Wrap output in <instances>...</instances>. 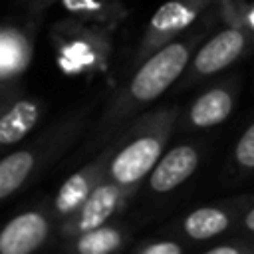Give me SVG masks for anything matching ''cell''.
<instances>
[{
	"mask_svg": "<svg viewBox=\"0 0 254 254\" xmlns=\"http://www.w3.org/2000/svg\"><path fill=\"white\" fill-rule=\"evenodd\" d=\"M187 60L189 54L185 46L171 44L163 48L137 71L131 83V93L141 101L155 99L181 75L183 67L187 65Z\"/></svg>",
	"mask_w": 254,
	"mask_h": 254,
	"instance_id": "6da1fadb",
	"label": "cell"
},
{
	"mask_svg": "<svg viewBox=\"0 0 254 254\" xmlns=\"http://www.w3.org/2000/svg\"><path fill=\"white\" fill-rule=\"evenodd\" d=\"M161 145L153 137H143L125 147L111 165V173L119 183H135L147 175L157 163Z\"/></svg>",
	"mask_w": 254,
	"mask_h": 254,
	"instance_id": "7a4b0ae2",
	"label": "cell"
},
{
	"mask_svg": "<svg viewBox=\"0 0 254 254\" xmlns=\"http://www.w3.org/2000/svg\"><path fill=\"white\" fill-rule=\"evenodd\" d=\"M48 232L46 220L36 212L12 218L0 234V250L4 254H28L38 248Z\"/></svg>",
	"mask_w": 254,
	"mask_h": 254,
	"instance_id": "3957f363",
	"label": "cell"
},
{
	"mask_svg": "<svg viewBox=\"0 0 254 254\" xmlns=\"http://www.w3.org/2000/svg\"><path fill=\"white\" fill-rule=\"evenodd\" d=\"M196 153L192 147L181 145L169 151L151 175V187L159 192H167L187 181L196 169Z\"/></svg>",
	"mask_w": 254,
	"mask_h": 254,
	"instance_id": "277c9868",
	"label": "cell"
},
{
	"mask_svg": "<svg viewBox=\"0 0 254 254\" xmlns=\"http://www.w3.org/2000/svg\"><path fill=\"white\" fill-rule=\"evenodd\" d=\"M244 38L236 30H224L218 36H214L198 54L194 60V65L200 73H214L222 67H226L232 60L238 58L242 50Z\"/></svg>",
	"mask_w": 254,
	"mask_h": 254,
	"instance_id": "5b68a950",
	"label": "cell"
},
{
	"mask_svg": "<svg viewBox=\"0 0 254 254\" xmlns=\"http://www.w3.org/2000/svg\"><path fill=\"white\" fill-rule=\"evenodd\" d=\"M230 109H232L230 95L222 89H212L196 99V103L192 105L190 119L198 127H208V125H216L222 119H226Z\"/></svg>",
	"mask_w": 254,
	"mask_h": 254,
	"instance_id": "8992f818",
	"label": "cell"
},
{
	"mask_svg": "<svg viewBox=\"0 0 254 254\" xmlns=\"http://www.w3.org/2000/svg\"><path fill=\"white\" fill-rule=\"evenodd\" d=\"M38 109L32 101H18L0 121V143L12 145L20 141L36 123Z\"/></svg>",
	"mask_w": 254,
	"mask_h": 254,
	"instance_id": "52a82bcc",
	"label": "cell"
},
{
	"mask_svg": "<svg viewBox=\"0 0 254 254\" xmlns=\"http://www.w3.org/2000/svg\"><path fill=\"white\" fill-rule=\"evenodd\" d=\"M115 202H117V190H115V187L103 185V187L95 189L87 196V200H85L79 228L83 232H87V230H93V228L101 226L107 220V216L113 212Z\"/></svg>",
	"mask_w": 254,
	"mask_h": 254,
	"instance_id": "ba28073f",
	"label": "cell"
},
{
	"mask_svg": "<svg viewBox=\"0 0 254 254\" xmlns=\"http://www.w3.org/2000/svg\"><path fill=\"white\" fill-rule=\"evenodd\" d=\"M34 159L28 151H16L0 163V196H8L28 177Z\"/></svg>",
	"mask_w": 254,
	"mask_h": 254,
	"instance_id": "9c48e42d",
	"label": "cell"
},
{
	"mask_svg": "<svg viewBox=\"0 0 254 254\" xmlns=\"http://www.w3.org/2000/svg\"><path fill=\"white\" fill-rule=\"evenodd\" d=\"M228 226V218L218 208H198L185 220V230L190 234V238L204 240L218 232H222Z\"/></svg>",
	"mask_w": 254,
	"mask_h": 254,
	"instance_id": "30bf717a",
	"label": "cell"
},
{
	"mask_svg": "<svg viewBox=\"0 0 254 254\" xmlns=\"http://www.w3.org/2000/svg\"><path fill=\"white\" fill-rule=\"evenodd\" d=\"M192 20H194V12L190 8H187L181 2H167L153 14L151 26L159 32H171L189 26Z\"/></svg>",
	"mask_w": 254,
	"mask_h": 254,
	"instance_id": "8fae6325",
	"label": "cell"
},
{
	"mask_svg": "<svg viewBox=\"0 0 254 254\" xmlns=\"http://www.w3.org/2000/svg\"><path fill=\"white\" fill-rule=\"evenodd\" d=\"M121 242V236L119 232L111 230V228H93V230H87L79 242H77V250L83 252V254H105V252H111L119 246Z\"/></svg>",
	"mask_w": 254,
	"mask_h": 254,
	"instance_id": "7c38bea8",
	"label": "cell"
},
{
	"mask_svg": "<svg viewBox=\"0 0 254 254\" xmlns=\"http://www.w3.org/2000/svg\"><path fill=\"white\" fill-rule=\"evenodd\" d=\"M87 181L81 177V175H73L69 177L64 187L60 189V194H58V210L62 212H69L73 210L75 206H79L85 198H87Z\"/></svg>",
	"mask_w": 254,
	"mask_h": 254,
	"instance_id": "4fadbf2b",
	"label": "cell"
},
{
	"mask_svg": "<svg viewBox=\"0 0 254 254\" xmlns=\"http://www.w3.org/2000/svg\"><path fill=\"white\" fill-rule=\"evenodd\" d=\"M236 159L244 167H254V125L248 127V131L242 135L236 147Z\"/></svg>",
	"mask_w": 254,
	"mask_h": 254,
	"instance_id": "5bb4252c",
	"label": "cell"
},
{
	"mask_svg": "<svg viewBox=\"0 0 254 254\" xmlns=\"http://www.w3.org/2000/svg\"><path fill=\"white\" fill-rule=\"evenodd\" d=\"M143 252L145 254H179L181 252V246L179 244H173V242H161V244L147 246Z\"/></svg>",
	"mask_w": 254,
	"mask_h": 254,
	"instance_id": "9a60e30c",
	"label": "cell"
},
{
	"mask_svg": "<svg viewBox=\"0 0 254 254\" xmlns=\"http://www.w3.org/2000/svg\"><path fill=\"white\" fill-rule=\"evenodd\" d=\"M208 254H236V248H230V246H218V248H212Z\"/></svg>",
	"mask_w": 254,
	"mask_h": 254,
	"instance_id": "2e32d148",
	"label": "cell"
},
{
	"mask_svg": "<svg viewBox=\"0 0 254 254\" xmlns=\"http://www.w3.org/2000/svg\"><path fill=\"white\" fill-rule=\"evenodd\" d=\"M246 226L250 228V230H254V208L248 212V216H246Z\"/></svg>",
	"mask_w": 254,
	"mask_h": 254,
	"instance_id": "e0dca14e",
	"label": "cell"
}]
</instances>
